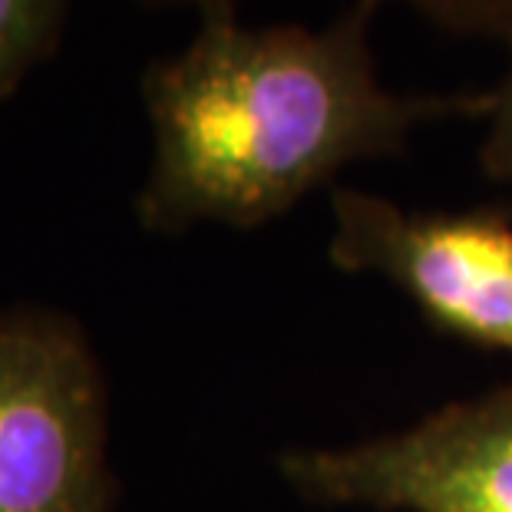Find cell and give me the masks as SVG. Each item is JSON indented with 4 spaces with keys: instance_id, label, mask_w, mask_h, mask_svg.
I'll return each instance as SVG.
<instances>
[{
    "instance_id": "1",
    "label": "cell",
    "mask_w": 512,
    "mask_h": 512,
    "mask_svg": "<svg viewBox=\"0 0 512 512\" xmlns=\"http://www.w3.org/2000/svg\"><path fill=\"white\" fill-rule=\"evenodd\" d=\"M377 4L357 0L324 30L209 14L189 47L152 63L139 225L156 235L265 225L351 162L400 152L430 119L486 116L489 93L400 96L377 80L367 43Z\"/></svg>"
},
{
    "instance_id": "2",
    "label": "cell",
    "mask_w": 512,
    "mask_h": 512,
    "mask_svg": "<svg viewBox=\"0 0 512 512\" xmlns=\"http://www.w3.org/2000/svg\"><path fill=\"white\" fill-rule=\"evenodd\" d=\"M0 512H116L100 361L40 304L0 308Z\"/></svg>"
},
{
    "instance_id": "3",
    "label": "cell",
    "mask_w": 512,
    "mask_h": 512,
    "mask_svg": "<svg viewBox=\"0 0 512 512\" xmlns=\"http://www.w3.org/2000/svg\"><path fill=\"white\" fill-rule=\"evenodd\" d=\"M308 503L377 512H512V384L407 430L278 456Z\"/></svg>"
},
{
    "instance_id": "4",
    "label": "cell",
    "mask_w": 512,
    "mask_h": 512,
    "mask_svg": "<svg viewBox=\"0 0 512 512\" xmlns=\"http://www.w3.org/2000/svg\"><path fill=\"white\" fill-rule=\"evenodd\" d=\"M328 255L397 285L437 328L512 354V222L493 212H413L337 189Z\"/></svg>"
},
{
    "instance_id": "5",
    "label": "cell",
    "mask_w": 512,
    "mask_h": 512,
    "mask_svg": "<svg viewBox=\"0 0 512 512\" xmlns=\"http://www.w3.org/2000/svg\"><path fill=\"white\" fill-rule=\"evenodd\" d=\"M70 0H0V103L57 50Z\"/></svg>"
},
{
    "instance_id": "6",
    "label": "cell",
    "mask_w": 512,
    "mask_h": 512,
    "mask_svg": "<svg viewBox=\"0 0 512 512\" xmlns=\"http://www.w3.org/2000/svg\"><path fill=\"white\" fill-rule=\"evenodd\" d=\"M427 17L460 30L512 43V0H407Z\"/></svg>"
},
{
    "instance_id": "7",
    "label": "cell",
    "mask_w": 512,
    "mask_h": 512,
    "mask_svg": "<svg viewBox=\"0 0 512 512\" xmlns=\"http://www.w3.org/2000/svg\"><path fill=\"white\" fill-rule=\"evenodd\" d=\"M512 50V43H509ZM489 133L479 159H483L486 176L512 185V63L506 80L489 93Z\"/></svg>"
},
{
    "instance_id": "8",
    "label": "cell",
    "mask_w": 512,
    "mask_h": 512,
    "mask_svg": "<svg viewBox=\"0 0 512 512\" xmlns=\"http://www.w3.org/2000/svg\"><path fill=\"white\" fill-rule=\"evenodd\" d=\"M149 4H192L202 10V17L209 14H235V0H149Z\"/></svg>"
}]
</instances>
